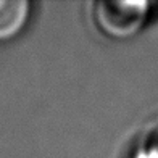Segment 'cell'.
<instances>
[{"instance_id":"cell-3","label":"cell","mask_w":158,"mask_h":158,"mask_svg":"<svg viewBox=\"0 0 158 158\" xmlns=\"http://www.w3.org/2000/svg\"><path fill=\"white\" fill-rule=\"evenodd\" d=\"M143 156L158 158V123L148 131L145 140H143Z\"/></svg>"},{"instance_id":"cell-2","label":"cell","mask_w":158,"mask_h":158,"mask_svg":"<svg viewBox=\"0 0 158 158\" xmlns=\"http://www.w3.org/2000/svg\"><path fill=\"white\" fill-rule=\"evenodd\" d=\"M29 0H0V42H8L24 31L31 18Z\"/></svg>"},{"instance_id":"cell-1","label":"cell","mask_w":158,"mask_h":158,"mask_svg":"<svg viewBox=\"0 0 158 158\" xmlns=\"http://www.w3.org/2000/svg\"><path fill=\"white\" fill-rule=\"evenodd\" d=\"M150 5L145 0H98L94 5V21L106 37L124 40L135 35L150 16Z\"/></svg>"}]
</instances>
